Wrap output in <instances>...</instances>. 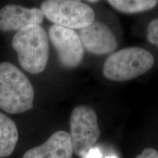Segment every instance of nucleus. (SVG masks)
I'll use <instances>...</instances> for the list:
<instances>
[{"label": "nucleus", "mask_w": 158, "mask_h": 158, "mask_svg": "<svg viewBox=\"0 0 158 158\" xmlns=\"http://www.w3.org/2000/svg\"><path fill=\"white\" fill-rule=\"evenodd\" d=\"M73 153L70 134L60 130L53 133L45 143L28 150L22 158H72Z\"/></svg>", "instance_id": "obj_9"}, {"label": "nucleus", "mask_w": 158, "mask_h": 158, "mask_svg": "<svg viewBox=\"0 0 158 158\" xmlns=\"http://www.w3.org/2000/svg\"><path fill=\"white\" fill-rule=\"evenodd\" d=\"M155 63L151 53L138 47L122 49L106 59L102 68L104 76L113 81H126L150 70Z\"/></svg>", "instance_id": "obj_3"}, {"label": "nucleus", "mask_w": 158, "mask_h": 158, "mask_svg": "<svg viewBox=\"0 0 158 158\" xmlns=\"http://www.w3.org/2000/svg\"><path fill=\"white\" fill-rule=\"evenodd\" d=\"M109 4L116 10L127 14L141 13L153 9L157 1L154 0H109Z\"/></svg>", "instance_id": "obj_11"}, {"label": "nucleus", "mask_w": 158, "mask_h": 158, "mask_svg": "<svg viewBox=\"0 0 158 158\" xmlns=\"http://www.w3.org/2000/svg\"><path fill=\"white\" fill-rule=\"evenodd\" d=\"M21 66L31 74H39L46 68L49 57L47 33L40 25H30L18 31L12 40Z\"/></svg>", "instance_id": "obj_2"}, {"label": "nucleus", "mask_w": 158, "mask_h": 158, "mask_svg": "<svg viewBox=\"0 0 158 158\" xmlns=\"http://www.w3.org/2000/svg\"><path fill=\"white\" fill-rule=\"evenodd\" d=\"M88 2H92V3H96V2H98V1H96V0H95V1H94H94H91V0H89V1H88Z\"/></svg>", "instance_id": "obj_15"}, {"label": "nucleus", "mask_w": 158, "mask_h": 158, "mask_svg": "<svg viewBox=\"0 0 158 158\" xmlns=\"http://www.w3.org/2000/svg\"><path fill=\"white\" fill-rule=\"evenodd\" d=\"M43 19V12L37 7L7 5L0 10V30L19 31L30 25H40Z\"/></svg>", "instance_id": "obj_8"}, {"label": "nucleus", "mask_w": 158, "mask_h": 158, "mask_svg": "<svg viewBox=\"0 0 158 158\" xmlns=\"http://www.w3.org/2000/svg\"><path fill=\"white\" fill-rule=\"evenodd\" d=\"M43 15L54 25L71 29H81L95 21L93 9L77 0H48L41 5Z\"/></svg>", "instance_id": "obj_4"}, {"label": "nucleus", "mask_w": 158, "mask_h": 158, "mask_svg": "<svg viewBox=\"0 0 158 158\" xmlns=\"http://www.w3.org/2000/svg\"><path fill=\"white\" fill-rule=\"evenodd\" d=\"M19 140V132L15 122L0 113V157H6L14 151Z\"/></svg>", "instance_id": "obj_10"}, {"label": "nucleus", "mask_w": 158, "mask_h": 158, "mask_svg": "<svg viewBox=\"0 0 158 158\" xmlns=\"http://www.w3.org/2000/svg\"><path fill=\"white\" fill-rule=\"evenodd\" d=\"M102 154L98 148H92L84 156V158H101Z\"/></svg>", "instance_id": "obj_14"}, {"label": "nucleus", "mask_w": 158, "mask_h": 158, "mask_svg": "<svg viewBox=\"0 0 158 158\" xmlns=\"http://www.w3.org/2000/svg\"><path fill=\"white\" fill-rule=\"evenodd\" d=\"M106 158H117L115 156H110V157H106Z\"/></svg>", "instance_id": "obj_16"}, {"label": "nucleus", "mask_w": 158, "mask_h": 158, "mask_svg": "<svg viewBox=\"0 0 158 158\" xmlns=\"http://www.w3.org/2000/svg\"><path fill=\"white\" fill-rule=\"evenodd\" d=\"M35 92L29 78L10 62L0 63V108L21 114L33 108Z\"/></svg>", "instance_id": "obj_1"}, {"label": "nucleus", "mask_w": 158, "mask_h": 158, "mask_svg": "<svg viewBox=\"0 0 158 158\" xmlns=\"http://www.w3.org/2000/svg\"><path fill=\"white\" fill-rule=\"evenodd\" d=\"M70 138L76 155L84 157L100 136L96 112L86 105L77 106L70 116Z\"/></svg>", "instance_id": "obj_5"}, {"label": "nucleus", "mask_w": 158, "mask_h": 158, "mask_svg": "<svg viewBox=\"0 0 158 158\" xmlns=\"http://www.w3.org/2000/svg\"><path fill=\"white\" fill-rule=\"evenodd\" d=\"M135 158H158V152L153 148H147Z\"/></svg>", "instance_id": "obj_13"}, {"label": "nucleus", "mask_w": 158, "mask_h": 158, "mask_svg": "<svg viewBox=\"0 0 158 158\" xmlns=\"http://www.w3.org/2000/svg\"><path fill=\"white\" fill-rule=\"evenodd\" d=\"M49 38L57 53L59 62L67 68H76L82 62L84 48L78 33L73 29L53 25Z\"/></svg>", "instance_id": "obj_6"}, {"label": "nucleus", "mask_w": 158, "mask_h": 158, "mask_svg": "<svg viewBox=\"0 0 158 158\" xmlns=\"http://www.w3.org/2000/svg\"><path fill=\"white\" fill-rule=\"evenodd\" d=\"M147 40L151 44L158 48V19L152 21L148 26Z\"/></svg>", "instance_id": "obj_12"}, {"label": "nucleus", "mask_w": 158, "mask_h": 158, "mask_svg": "<svg viewBox=\"0 0 158 158\" xmlns=\"http://www.w3.org/2000/svg\"><path fill=\"white\" fill-rule=\"evenodd\" d=\"M78 34L84 48L93 54H110L117 47L113 31L101 21H94L90 25L79 29Z\"/></svg>", "instance_id": "obj_7"}]
</instances>
